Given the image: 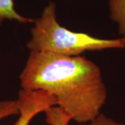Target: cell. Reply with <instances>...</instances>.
Segmentation results:
<instances>
[{
  "label": "cell",
  "mask_w": 125,
  "mask_h": 125,
  "mask_svg": "<svg viewBox=\"0 0 125 125\" xmlns=\"http://www.w3.org/2000/svg\"><path fill=\"white\" fill-rule=\"evenodd\" d=\"M19 78L22 90L49 93L58 107L79 125L98 116L107 99L100 68L81 56L30 52Z\"/></svg>",
  "instance_id": "cell-1"
},
{
  "label": "cell",
  "mask_w": 125,
  "mask_h": 125,
  "mask_svg": "<svg viewBox=\"0 0 125 125\" xmlns=\"http://www.w3.org/2000/svg\"><path fill=\"white\" fill-rule=\"evenodd\" d=\"M56 11V4L50 1L34 20L31 37L27 43L30 52L76 56L85 52L125 48L120 38L102 39L62 27L57 20Z\"/></svg>",
  "instance_id": "cell-2"
},
{
  "label": "cell",
  "mask_w": 125,
  "mask_h": 125,
  "mask_svg": "<svg viewBox=\"0 0 125 125\" xmlns=\"http://www.w3.org/2000/svg\"><path fill=\"white\" fill-rule=\"evenodd\" d=\"M17 101L19 117L13 125H29L37 115L57 106L56 98L42 90H21Z\"/></svg>",
  "instance_id": "cell-3"
},
{
  "label": "cell",
  "mask_w": 125,
  "mask_h": 125,
  "mask_svg": "<svg viewBox=\"0 0 125 125\" xmlns=\"http://www.w3.org/2000/svg\"><path fill=\"white\" fill-rule=\"evenodd\" d=\"M109 18L117 26L118 33L125 36V0H108Z\"/></svg>",
  "instance_id": "cell-4"
},
{
  "label": "cell",
  "mask_w": 125,
  "mask_h": 125,
  "mask_svg": "<svg viewBox=\"0 0 125 125\" xmlns=\"http://www.w3.org/2000/svg\"><path fill=\"white\" fill-rule=\"evenodd\" d=\"M6 20H15L21 24L34 22V20L18 13L15 9L14 0H0V24Z\"/></svg>",
  "instance_id": "cell-5"
},
{
  "label": "cell",
  "mask_w": 125,
  "mask_h": 125,
  "mask_svg": "<svg viewBox=\"0 0 125 125\" xmlns=\"http://www.w3.org/2000/svg\"><path fill=\"white\" fill-rule=\"evenodd\" d=\"M17 100H0V120L11 115H18Z\"/></svg>",
  "instance_id": "cell-6"
},
{
  "label": "cell",
  "mask_w": 125,
  "mask_h": 125,
  "mask_svg": "<svg viewBox=\"0 0 125 125\" xmlns=\"http://www.w3.org/2000/svg\"><path fill=\"white\" fill-rule=\"evenodd\" d=\"M79 125H125L123 123L118 122L113 120L111 117L106 116L104 114H99L97 117L91 120L89 122L80 124Z\"/></svg>",
  "instance_id": "cell-7"
},
{
  "label": "cell",
  "mask_w": 125,
  "mask_h": 125,
  "mask_svg": "<svg viewBox=\"0 0 125 125\" xmlns=\"http://www.w3.org/2000/svg\"><path fill=\"white\" fill-rule=\"evenodd\" d=\"M68 122L65 120L63 119H56L54 121H52V122L51 123L50 125H68Z\"/></svg>",
  "instance_id": "cell-8"
},
{
  "label": "cell",
  "mask_w": 125,
  "mask_h": 125,
  "mask_svg": "<svg viewBox=\"0 0 125 125\" xmlns=\"http://www.w3.org/2000/svg\"><path fill=\"white\" fill-rule=\"evenodd\" d=\"M120 39L122 40V43L125 45V36H123V37H121Z\"/></svg>",
  "instance_id": "cell-9"
}]
</instances>
